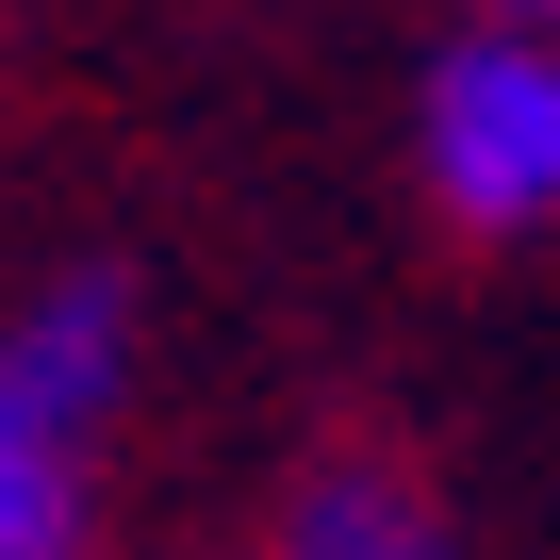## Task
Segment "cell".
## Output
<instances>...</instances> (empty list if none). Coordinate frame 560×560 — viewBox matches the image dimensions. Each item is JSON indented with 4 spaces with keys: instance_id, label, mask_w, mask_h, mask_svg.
I'll use <instances>...</instances> for the list:
<instances>
[{
    "instance_id": "1",
    "label": "cell",
    "mask_w": 560,
    "mask_h": 560,
    "mask_svg": "<svg viewBox=\"0 0 560 560\" xmlns=\"http://www.w3.org/2000/svg\"><path fill=\"white\" fill-rule=\"evenodd\" d=\"M429 182L462 231H544L560 214V50L544 34H462L429 67Z\"/></svg>"
},
{
    "instance_id": "2",
    "label": "cell",
    "mask_w": 560,
    "mask_h": 560,
    "mask_svg": "<svg viewBox=\"0 0 560 560\" xmlns=\"http://www.w3.org/2000/svg\"><path fill=\"white\" fill-rule=\"evenodd\" d=\"M116 380H132V298L83 264V280H50V298L0 330V412H18L34 445H83L100 412H116Z\"/></svg>"
},
{
    "instance_id": "4",
    "label": "cell",
    "mask_w": 560,
    "mask_h": 560,
    "mask_svg": "<svg viewBox=\"0 0 560 560\" xmlns=\"http://www.w3.org/2000/svg\"><path fill=\"white\" fill-rule=\"evenodd\" d=\"M83 544V478H67V445H34L18 412H0V560H67Z\"/></svg>"
},
{
    "instance_id": "3",
    "label": "cell",
    "mask_w": 560,
    "mask_h": 560,
    "mask_svg": "<svg viewBox=\"0 0 560 560\" xmlns=\"http://www.w3.org/2000/svg\"><path fill=\"white\" fill-rule=\"evenodd\" d=\"M280 560H429V511H412V478L330 462V478L298 494V527H280Z\"/></svg>"
},
{
    "instance_id": "5",
    "label": "cell",
    "mask_w": 560,
    "mask_h": 560,
    "mask_svg": "<svg viewBox=\"0 0 560 560\" xmlns=\"http://www.w3.org/2000/svg\"><path fill=\"white\" fill-rule=\"evenodd\" d=\"M494 34H544V50H560V0H494Z\"/></svg>"
}]
</instances>
